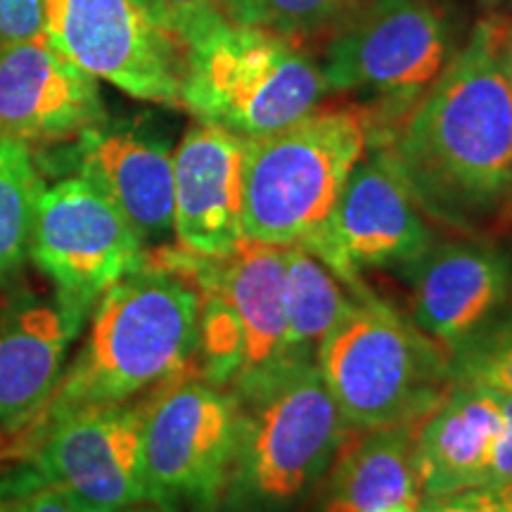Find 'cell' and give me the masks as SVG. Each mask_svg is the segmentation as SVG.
Returning a JSON list of instances; mask_svg holds the SVG:
<instances>
[{
	"label": "cell",
	"instance_id": "obj_16",
	"mask_svg": "<svg viewBox=\"0 0 512 512\" xmlns=\"http://www.w3.org/2000/svg\"><path fill=\"white\" fill-rule=\"evenodd\" d=\"M105 121L98 79L46 38L0 48V138L29 150L76 143Z\"/></svg>",
	"mask_w": 512,
	"mask_h": 512
},
{
	"label": "cell",
	"instance_id": "obj_15",
	"mask_svg": "<svg viewBox=\"0 0 512 512\" xmlns=\"http://www.w3.org/2000/svg\"><path fill=\"white\" fill-rule=\"evenodd\" d=\"M408 318L446 356L510 306L512 256L496 242L463 235L434 242L408 266Z\"/></svg>",
	"mask_w": 512,
	"mask_h": 512
},
{
	"label": "cell",
	"instance_id": "obj_12",
	"mask_svg": "<svg viewBox=\"0 0 512 512\" xmlns=\"http://www.w3.org/2000/svg\"><path fill=\"white\" fill-rule=\"evenodd\" d=\"M43 38L93 79L181 107V50L136 0H43Z\"/></svg>",
	"mask_w": 512,
	"mask_h": 512
},
{
	"label": "cell",
	"instance_id": "obj_8",
	"mask_svg": "<svg viewBox=\"0 0 512 512\" xmlns=\"http://www.w3.org/2000/svg\"><path fill=\"white\" fill-rule=\"evenodd\" d=\"M238 418V399L197 370L152 392L143 444L147 503L164 512H214Z\"/></svg>",
	"mask_w": 512,
	"mask_h": 512
},
{
	"label": "cell",
	"instance_id": "obj_23",
	"mask_svg": "<svg viewBox=\"0 0 512 512\" xmlns=\"http://www.w3.org/2000/svg\"><path fill=\"white\" fill-rule=\"evenodd\" d=\"M363 5L366 0H228V19L299 43L309 36L332 34Z\"/></svg>",
	"mask_w": 512,
	"mask_h": 512
},
{
	"label": "cell",
	"instance_id": "obj_10",
	"mask_svg": "<svg viewBox=\"0 0 512 512\" xmlns=\"http://www.w3.org/2000/svg\"><path fill=\"white\" fill-rule=\"evenodd\" d=\"M143 399L81 408L19 437L12 453L36 484H57L105 512L147 503Z\"/></svg>",
	"mask_w": 512,
	"mask_h": 512
},
{
	"label": "cell",
	"instance_id": "obj_20",
	"mask_svg": "<svg viewBox=\"0 0 512 512\" xmlns=\"http://www.w3.org/2000/svg\"><path fill=\"white\" fill-rule=\"evenodd\" d=\"M420 420L377 430H351L325 482L320 512L418 510Z\"/></svg>",
	"mask_w": 512,
	"mask_h": 512
},
{
	"label": "cell",
	"instance_id": "obj_27",
	"mask_svg": "<svg viewBox=\"0 0 512 512\" xmlns=\"http://www.w3.org/2000/svg\"><path fill=\"white\" fill-rule=\"evenodd\" d=\"M43 38V0H0V48Z\"/></svg>",
	"mask_w": 512,
	"mask_h": 512
},
{
	"label": "cell",
	"instance_id": "obj_31",
	"mask_svg": "<svg viewBox=\"0 0 512 512\" xmlns=\"http://www.w3.org/2000/svg\"><path fill=\"white\" fill-rule=\"evenodd\" d=\"M498 491H501V508H498V512H512V484Z\"/></svg>",
	"mask_w": 512,
	"mask_h": 512
},
{
	"label": "cell",
	"instance_id": "obj_5",
	"mask_svg": "<svg viewBox=\"0 0 512 512\" xmlns=\"http://www.w3.org/2000/svg\"><path fill=\"white\" fill-rule=\"evenodd\" d=\"M368 152L363 107H323L271 136L245 140L242 238L306 247L330 221Z\"/></svg>",
	"mask_w": 512,
	"mask_h": 512
},
{
	"label": "cell",
	"instance_id": "obj_29",
	"mask_svg": "<svg viewBox=\"0 0 512 512\" xmlns=\"http://www.w3.org/2000/svg\"><path fill=\"white\" fill-rule=\"evenodd\" d=\"M503 413H505L503 434L496 444L494 458H491V467H489V477H486V486H489V489H505V486L512 484V396L510 394H503Z\"/></svg>",
	"mask_w": 512,
	"mask_h": 512
},
{
	"label": "cell",
	"instance_id": "obj_18",
	"mask_svg": "<svg viewBox=\"0 0 512 512\" xmlns=\"http://www.w3.org/2000/svg\"><path fill=\"white\" fill-rule=\"evenodd\" d=\"M79 176L114 202L147 252L174 238V152L131 124H100L74 143Z\"/></svg>",
	"mask_w": 512,
	"mask_h": 512
},
{
	"label": "cell",
	"instance_id": "obj_4",
	"mask_svg": "<svg viewBox=\"0 0 512 512\" xmlns=\"http://www.w3.org/2000/svg\"><path fill=\"white\" fill-rule=\"evenodd\" d=\"M240 403L238 437L214 512H292L351 434L318 366H299Z\"/></svg>",
	"mask_w": 512,
	"mask_h": 512
},
{
	"label": "cell",
	"instance_id": "obj_24",
	"mask_svg": "<svg viewBox=\"0 0 512 512\" xmlns=\"http://www.w3.org/2000/svg\"><path fill=\"white\" fill-rule=\"evenodd\" d=\"M448 373L512 396V306L448 354Z\"/></svg>",
	"mask_w": 512,
	"mask_h": 512
},
{
	"label": "cell",
	"instance_id": "obj_2",
	"mask_svg": "<svg viewBox=\"0 0 512 512\" xmlns=\"http://www.w3.org/2000/svg\"><path fill=\"white\" fill-rule=\"evenodd\" d=\"M86 328L27 432L81 408L143 399L195 370L200 290L174 247L150 249L138 271L102 294Z\"/></svg>",
	"mask_w": 512,
	"mask_h": 512
},
{
	"label": "cell",
	"instance_id": "obj_17",
	"mask_svg": "<svg viewBox=\"0 0 512 512\" xmlns=\"http://www.w3.org/2000/svg\"><path fill=\"white\" fill-rule=\"evenodd\" d=\"M245 140L195 121L174 150V238L197 256L233 252L242 240Z\"/></svg>",
	"mask_w": 512,
	"mask_h": 512
},
{
	"label": "cell",
	"instance_id": "obj_9",
	"mask_svg": "<svg viewBox=\"0 0 512 512\" xmlns=\"http://www.w3.org/2000/svg\"><path fill=\"white\" fill-rule=\"evenodd\" d=\"M29 259L67 311L88 323L102 294L145 264L147 249L105 192L72 176L41 188Z\"/></svg>",
	"mask_w": 512,
	"mask_h": 512
},
{
	"label": "cell",
	"instance_id": "obj_21",
	"mask_svg": "<svg viewBox=\"0 0 512 512\" xmlns=\"http://www.w3.org/2000/svg\"><path fill=\"white\" fill-rule=\"evenodd\" d=\"M356 294L302 247H285L287 351L294 366H313L320 344L351 311Z\"/></svg>",
	"mask_w": 512,
	"mask_h": 512
},
{
	"label": "cell",
	"instance_id": "obj_6",
	"mask_svg": "<svg viewBox=\"0 0 512 512\" xmlns=\"http://www.w3.org/2000/svg\"><path fill=\"white\" fill-rule=\"evenodd\" d=\"M316 366L351 430L422 420L451 384L446 351L373 290L356 294Z\"/></svg>",
	"mask_w": 512,
	"mask_h": 512
},
{
	"label": "cell",
	"instance_id": "obj_7",
	"mask_svg": "<svg viewBox=\"0 0 512 512\" xmlns=\"http://www.w3.org/2000/svg\"><path fill=\"white\" fill-rule=\"evenodd\" d=\"M448 22L430 0H366L330 34L323 69L330 93H370L368 133L401 119L451 60Z\"/></svg>",
	"mask_w": 512,
	"mask_h": 512
},
{
	"label": "cell",
	"instance_id": "obj_13",
	"mask_svg": "<svg viewBox=\"0 0 512 512\" xmlns=\"http://www.w3.org/2000/svg\"><path fill=\"white\" fill-rule=\"evenodd\" d=\"M174 254L195 283L214 287L233 311L240 332V368L228 392L235 399L264 392L299 368L287 351L285 247L242 240L221 256H197L181 247H174Z\"/></svg>",
	"mask_w": 512,
	"mask_h": 512
},
{
	"label": "cell",
	"instance_id": "obj_22",
	"mask_svg": "<svg viewBox=\"0 0 512 512\" xmlns=\"http://www.w3.org/2000/svg\"><path fill=\"white\" fill-rule=\"evenodd\" d=\"M43 181L27 145L0 138V273L24 268Z\"/></svg>",
	"mask_w": 512,
	"mask_h": 512
},
{
	"label": "cell",
	"instance_id": "obj_1",
	"mask_svg": "<svg viewBox=\"0 0 512 512\" xmlns=\"http://www.w3.org/2000/svg\"><path fill=\"white\" fill-rule=\"evenodd\" d=\"M368 147L387 152L437 226L482 238L512 221V91L489 19L411 110L368 133Z\"/></svg>",
	"mask_w": 512,
	"mask_h": 512
},
{
	"label": "cell",
	"instance_id": "obj_32",
	"mask_svg": "<svg viewBox=\"0 0 512 512\" xmlns=\"http://www.w3.org/2000/svg\"><path fill=\"white\" fill-rule=\"evenodd\" d=\"M121 512H164V510H159V508H155V505H150V503H140V505H133V508H126V510H121Z\"/></svg>",
	"mask_w": 512,
	"mask_h": 512
},
{
	"label": "cell",
	"instance_id": "obj_25",
	"mask_svg": "<svg viewBox=\"0 0 512 512\" xmlns=\"http://www.w3.org/2000/svg\"><path fill=\"white\" fill-rule=\"evenodd\" d=\"M176 48L228 19V0H136ZM230 22V19H228Z\"/></svg>",
	"mask_w": 512,
	"mask_h": 512
},
{
	"label": "cell",
	"instance_id": "obj_30",
	"mask_svg": "<svg viewBox=\"0 0 512 512\" xmlns=\"http://www.w3.org/2000/svg\"><path fill=\"white\" fill-rule=\"evenodd\" d=\"M491 41H494L496 60L501 64L505 79L512 91V17H489Z\"/></svg>",
	"mask_w": 512,
	"mask_h": 512
},
{
	"label": "cell",
	"instance_id": "obj_3",
	"mask_svg": "<svg viewBox=\"0 0 512 512\" xmlns=\"http://www.w3.org/2000/svg\"><path fill=\"white\" fill-rule=\"evenodd\" d=\"M328 93L320 64L275 31L226 19L181 48V107L242 140L297 124Z\"/></svg>",
	"mask_w": 512,
	"mask_h": 512
},
{
	"label": "cell",
	"instance_id": "obj_19",
	"mask_svg": "<svg viewBox=\"0 0 512 512\" xmlns=\"http://www.w3.org/2000/svg\"><path fill=\"white\" fill-rule=\"evenodd\" d=\"M503 425V394L498 389L451 380L441 401L420 420L422 496L486 486Z\"/></svg>",
	"mask_w": 512,
	"mask_h": 512
},
{
	"label": "cell",
	"instance_id": "obj_26",
	"mask_svg": "<svg viewBox=\"0 0 512 512\" xmlns=\"http://www.w3.org/2000/svg\"><path fill=\"white\" fill-rule=\"evenodd\" d=\"M5 501L8 503L0 512H105L64 489V486L46 482L19 491Z\"/></svg>",
	"mask_w": 512,
	"mask_h": 512
},
{
	"label": "cell",
	"instance_id": "obj_33",
	"mask_svg": "<svg viewBox=\"0 0 512 512\" xmlns=\"http://www.w3.org/2000/svg\"><path fill=\"white\" fill-rule=\"evenodd\" d=\"M479 3L486 5V8H498L503 3H512V0H479Z\"/></svg>",
	"mask_w": 512,
	"mask_h": 512
},
{
	"label": "cell",
	"instance_id": "obj_11",
	"mask_svg": "<svg viewBox=\"0 0 512 512\" xmlns=\"http://www.w3.org/2000/svg\"><path fill=\"white\" fill-rule=\"evenodd\" d=\"M434 242L432 221L392 159L380 147H368L351 171L330 221L302 249L323 261L351 292L363 294L370 290L363 273H403Z\"/></svg>",
	"mask_w": 512,
	"mask_h": 512
},
{
	"label": "cell",
	"instance_id": "obj_14",
	"mask_svg": "<svg viewBox=\"0 0 512 512\" xmlns=\"http://www.w3.org/2000/svg\"><path fill=\"white\" fill-rule=\"evenodd\" d=\"M83 328L24 268L0 273V430L19 437L34 425Z\"/></svg>",
	"mask_w": 512,
	"mask_h": 512
},
{
	"label": "cell",
	"instance_id": "obj_28",
	"mask_svg": "<svg viewBox=\"0 0 512 512\" xmlns=\"http://www.w3.org/2000/svg\"><path fill=\"white\" fill-rule=\"evenodd\" d=\"M498 508H501V491L477 486L456 494L422 496L418 512H498Z\"/></svg>",
	"mask_w": 512,
	"mask_h": 512
}]
</instances>
